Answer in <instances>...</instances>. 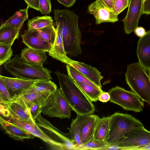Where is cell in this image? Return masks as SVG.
I'll return each mask as SVG.
<instances>
[{"mask_svg":"<svg viewBox=\"0 0 150 150\" xmlns=\"http://www.w3.org/2000/svg\"><path fill=\"white\" fill-rule=\"evenodd\" d=\"M54 19L62 34L64 49L68 57L82 53V35L78 25V16L67 9L54 10Z\"/></svg>","mask_w":150,"mask_h":150,"instance_id":"obj_1","label":"cell"},{"mask_svg":"<svg viewBox=\"0 0 150 150\" xmlns=\"http://www.w3.org/2000/svg\"><path fill=\"white\" fill-rule=\"evenodd\" d=\"M57 76L61 89L64 97L77 115L93 114L96 111L92 102L86 96L74 81L58 71Z\"/></svg>","mask_w":150,"mask_h":150,"instance_id":"obj_2","label":"cell"},{"mask_svg":"<svg viewBox=\"0 0 150 150\" xmlns=\"http://www.w3.org/2000/svg\"><path fill=\"white\" fill-rule=\"evenodd\" d=\"M3 65L6 71L15 77L34 81L52 79L51 71L43 66L29 64L18 55Z\"/></svg>","mask_w":150,"mask_h":150,"instance_id":"obj_3","label":"cell"},{"mask_svg":"<svg viewBox=\"0 0 150 150\" xmlns=\"http://www.w3.org/2000/svg\"><path fill=\"white\" fill-rule=\"evenodd\" d=\"M110 117L109 130L105 140L108 144H116L128 132L144 127L139 120L128 114L115 112Z\"/></svg>","mask_w":150,"mask_h":150,"instance_id":"obj_4","label":"cell"},{"mask_svg":"<svg viewBox=\"0 0 150 150\" xmlns=\"http://www.w3.org/2000/svg\"><path fill=\"white\" fill-rule=\"evenodd\" d=\"M126 83L142 101L150 105V77L138 62L127 65L125 74Z\"/></svg>","mask_w":150,"mask_h":150,"instance_id":"obj_5","label":"cell"},{"mask_svg":"<svg viewBox=\"0 0 150 150\" xmlns=\"http://www.w3.org/2000/svg\"><path fill=\"white\" fill-rule=\"evenodd\" d=\"M72 109L61 89L57 88L46 98L41 112L50 117L70 119Z\"/></svg>","mask_w":150,"mask_h":150,"instance_id":"obj_6","label":"cell"},{"mask_svg":"<svg viewBox=\"0 0 150 150\" xmlns=\"http://www.w3.org/2000/svg\"><path fill=\"white\" fill-rule=\"evenodd\" d=\"M110 101L121 106L126 110L140 112L144 108L143 101L134 92L116 86L108 91Z\"/></svg>","mask_w":150,"mask_h":150,"instance_id":"obj_7","label":"cell"},{"mask_svg":"<svg viewBox=\"0 0 150 150\" xmlns=\"http://www.w3.org/2000/svg\"><path fill=\"white\" fill-rule=\"evenodd\" d=\"M35 123L51 139L59 144L63 150H74L76 145L72 142L69 133H63L42 117L41 113L35 120Z\"/></svg>","mask_w":150,"mask_h":150,"instance_id":"obj_8","label":"cell"},{"mask_svg":"<svg viewBox=\"0 0 150 150\" xmlns=\"http://www.w3.org/2000/svg\"><path fill=\"white\" fill-rule=\"evenodd\" d=\"M149 144L150 131L143 127L129 132L117 143L113 144L120 147V150H126L128 147L144 146Z\"/></svg>","mask_w":150,"mask_h":150,"instance_id":"obj_9","label":"cell"},{"mask_svg":"<svg viewBox=\"0 0 150 150\" xmlns=\"http://www.w3.org/2000/svg\"><path fill=\"white\" fill-rule=\"evenodd\" d=\"M1 113L13 121H35L29 110L22 105L13 101L0 104Z\"/></svg>","mask_w":150,"mask_h":150,"instance_id":"obj_10","label":"cell"},{"mask_svg":"<svg viewBox=\"0 0 150 150\" xmlns=\"http://www.w3.org/2000/svg\"><path fill=\"white\" fill-rule=\"evenodd\" d=\"M143 2V0H129L127 13L122 20L126 34L134 31L138 27L139 20L142 14Z\"/></svg>","mask_w":150,"mask_h":150,"instance_id":"obj_11","label":"cell"},{"mask_svg":"<svg viewBox=\"0 0 150 150\" xmlns=\"http://www.w3.org/2000/svg\"><path fill=\"white\" fill-rule=\"evenodd\" d=\"M88 13L94 16L97 24L106 22L115 23L118 20L117 16L99 0H96L88 6Z\"/></svg>","mask_w":150,"mask_h":150,"instance_id":"obj_12","label":"cell"},{"mask_svg":"<svg viewBox=\"0 0 150 150\" xmlns=\"http://www.w3.org/2000/svg\"><path fill=\"white\" fill-rule=\"evenodd\" d=\"M22 42L27 47L37 50L48 52L52 45L45 40L37 30L27 29L21 35Z\"/></svg>","mask_w":150,"mask_h":150,"instance_id":"obj_13","label":"cell"},{"mask_svg":"<svg viewBox=\"0 0 150 150\" xmlns=\"http://www.w3.org/2000/svg\"><path fill=\"white\" fill-rule=\"evenodd\" d=\"M0 80L3 83L11 97L28 90L36 81L1 75H0Z\"/></svg>","mask_w":150,"mask_h":150,"instance_id":"obj_14","label":"cell"},{"mask_svg":"<svg viewBox=\"0 0 150 150\" xmlns=\"http://www.w3.org/2000/svg\"><path fill=\"white\" fill-rule=\"evenodd\" d=\"M137 53L139 62L148 71L150 68V30L139 38L137 43Z\"/></svg>","mask_w":150,"mask_h":150,"instance_id":"obj_15","label":"cell"},{"mask_svg":"<svg viewBox=\"0 0 150 150\" xmlns=\"http://www.w3.org/2000/svg\"><path fill=\"white\" fill-rule=\"evenodd\" d=\"M0 126L4 132L9 137L16 140L32 139L36 137L33 134L24 130L10 120L4 119L1 115Z\"/></svg>","mask_w":150,"mask_h":150,"instance_id":"obj_16","label":"cell"},{"mask_svg":"<svg viewBox=\"0 0 150 150\" xmlns=\"http://www.w3.org/2000/svg\"><path fill=\"white\" fill-rule=\"evenodd\" d=\"M69 65L76 69L98 86L102 87L101 80L103 77L97 68L84 63L73 60L70 62Z\"/></svg>","mask_w":150,"mask_h":150,"instance_id":"obj_17","label":"cell"},{"mask_svg":"<svg viewBox=\"0 0 150 150\" xmlns=\"http://www.w3.org/2000/svg\"><path fill=\"white\" fill-rule=\"evenodd\" d=\"M56 35L54 43L48 52L53 58L67 64H69L72 59L68 57L66 52L62 36L58 26L56 25Z\"/></svg>","mask_w":150,"mask_h":150,"instance_id":"obj_18","label":"cell"},{"mask_svg":"<svg viewBox=\"0 0 150 150\" xmlns=\"http://www.w3.org/2000/svg\"><path fill=\"white\" fill-rule=\"evenodd\" d=\"M90 115H77L75 119L72 120L70 127L68 128L69 131L72 142L76 145L75 148L82 144L81 141V132L84 125L89 118Z\"/></svg>","mask_w":150,"mask_h":150,"instance_id":"obj_19","label":"cell"},{"mask_svg":"<svg viewBox=\"0 0 150 150\" xmlns=\"http://www.w3.org/2000/svg\"><path fill=\"white\" fill-rule=\"evenodd\" d=\"M49 95L26 90L19 94L11 97L9 102H16L28 110L30 107L36 101L45 100Z\"/></svg>","mask_w":150,"mask_h":150,"instance_id":"obj_20","label":"cell"},{"mask_svg":"<svg viewBox=\"0 0 150 150\" xmlns=\"http://www.w3.org/2000/svg\"><path fill=\"white\" fill-rule=\"evenodd\" d=\"M46 52L25 47L22 50L20 57L29 64L43 66L47 58Z\"/></svg>","mask_w":150,"mask_h":150,"instance_id":"obj_21","label":"cell"},{"mask_svg":"<svg viewBox=\"0 0 150 150\" xmlns=\"http://www.w3.org/2000/svg\"><path fill=\"white\" fill-rule=\"evenodd\" d=\"M28 7L20 9L1 25L0 28L6 26H11L21 30L25 21L28 17Z\"/></svg>","mask_w":150,"mask_h":150,"instance_id":"obj_22","label":"cell"},{"mask_svg":"<svg viewBox=\"0 0 150 150\" xmlns=\"http://www.w3.org/2000/svg\"><path fill=\"white\" fill-rule=\"evenodd\" d=\"M100 118L98 115L91 114L84 125L81 132V141L82 144L93 139L96 126Z\"/></svg>","mask_w":150,"mask_h":150,"instance_id":"obj_23","label":"cell"},{"mask_svg":"<svg viewBox=\"0 0 150 150\" xmlns=\"http://www.w3.org/2000/svg\"><path fill=\"white\" fill-rule=\"evenodd\" d=\"M20 30L11 26L0 28V44L12 46L14 41L18 38Z\"/></svg>","mask_w":150,"mask_h":150,"instance_id":"obj_24","label":"cell"},{"mask_svg":"<svg viewBox=\"0 0 150 150\" xmlns=\"http://www.w3.org/2000/svg\"><path fill=\"white\" fill-rule=\"evenodd\" d=\"M57 85L51 80L36 81L27 90L49 95L57 89Z\"/></svg>","mask_w":150,"mask_h":150,"instance_id":"obj_25","label":"cell"},{"mask_svg":"<svg viewBox=\"0 0 150 150\" xmlns=\"http://www.w3.org/2000/svg\"><path fill=\"white\" fill-rule=\"evenodd\" d=\"M110 119V116L99 118L95 128L93 139L105 141L109 130Z\"/></svg>","mask_w":150,"mask_h":150,"instance_id":"obj_26","label":"cell"},{"mask_svg":"<svg viewBox=\"0 0 150 150\" xmlns=\"http://www.w3.org/2000/svg\"><path fill=\"white\" fill-rule=\"evenodd\" d=\"M52 17L47 15L34 17L29 20L27 23L28 29L36 31L45 27L53 25Z\"/></svg>","mask_w":150,"mask_h":150,"instance_id":"obj_27","label":"cell"},{"mask_svg":"<svg viewBox=\"0 0 150 150\" xmlns=\"http://www.w3.org/2000/svg\"><path fill=\"white\" fill-rule=\"evenodd\" d=\"M74 81L92 102H96L98 100L99 96L103 91L101 88L97 87L78 81Z\"/></svg>","mask_w":150,"mask_h":150,"instance_id":"obj_28","label":"cell"},{"mask_svg":"<svg viewBox=\"0 0 150 150\" xmlns=\"http://www.w3.org/2000/svg\"><path fill=\"white\" fill-rule=\"evenodd\" d=\"M66 67L68 76L73 80L100 88L89 80L78 70L69 64H67Z\"/></svg>","mask_w":150,"mask_h":150,"instance_id":"obj_29","label":"cell"},{"mask_svg":"<svg viewBox=\"0 0 150 150\" xmlns=\"http://www.w3.org/2000/svg\"><path fill=\"white\" fill-rule=\"evenodd\" d=\"M37 31L45 40L53 45L56 35V29L53 25L38 29Z\"/></svg>","mask_w":150,"mask_h":150,"instance_id":"obj_30","label":"cell"},{"mask_svg":"<svg viewBox=\"0 0 150 150\" xmlns=\"http://www.w3.org/2000/svg\"><path fill=\"white\" fill-rule=\"evenodd\" d=\"M108 145L105 141L93 139L85 144L76 147L74 150H102V149Z\"/></svg>","mask_w":150,"mask_h":150,"instance_id":"obj_31","label":"cell"},{"mask_svg":"<svg viewBox=\"0 0 150 150\" xmlns=\"http://www.w3.org/2000/svg\"><path fill=\"white\" fill-rule=\"evenodd\" d=\"M11 46L0 44V65L11 59L13 55Z\"/></svg>","mask_w":150,"mask_h":150,"instance_id":"obj_32","label":"cell"},{"mask_svg":"<svg viewBox=\"0 0 150 150\" xmlns=\"http://www.w3.org/2000/svg\"><path fill=\"white\" fill-rule=\"evenodd\" d=\"M45 99L36 101L29 109L30 115L34 121L39 115L41 113L42 106Z\"/></svg>","mask_w":150,"mask_h":150,"instance_id":"obj_33","label":"cell"},{"mask_svg":"<svg viewBox=\"0 0 150 150\" xmlns=\"http://www.w3.org/2000/svg\"><path fill=\"white\" fill-rule=\"evenodd\" d=\"M114 3L112 11L114 13L118 16L128 7L129 0H113Z\"/></svg>","mask_w":150,"mask_h":150,"instance_id":"obj_34","label":"cell"},{"mask_svg":"<svg viewBox=\"0 0 150 150\" xmlns=\"http://www.w3.org/2000/svg\"><path fill=\"white\" fill-rule=\"evenodd\" d=\"M11 96L4 85L3 83L0 80V104L9 102Z\"/></svg>","mask_w":150,"mask_h":150,"instance_id":"obj_35","label":"cell"},{"mask_svg":"<svg viewBox=\"0 0 150 150\" xmlns=\"http://www.w3.org/2000/svg\"><path fill=\"white\" fill-rule=\"evenodd\" d=\"M39 11L42 14H49L52 11V6L50 0H39Z\"/></svg>","mask_w":150,"mask_h":150,"instance_id":"obj_36","label":"cell"},{"mask_svg":"<svg viewBox=\"0 0 150 150\" xmlns=\"http://www.w3.org/2000/svg\"><path fill=\"white\" fill-rule=\"evenodd\" d=\"M27 5V7L39 11V0H24Z\"/></svg>","mask_w":150,"mask_h":150,"instance_id":"obj_37","label":"cell"},{"mask_svg":"<svg viewBox=\"0 0 150 150\" xmlns=\"http://www.w3.org/2000/svg\"><path fill=\"white\" fill-rule=\"evenodd\" d=\"M142 13L150 14V0H146L143 1Z\"/></svg>","mask_w":150,"mask_h":150,"instance_id":"obj_38","label":"cell"},{"mask_svg":"<svg viewBox=\"0 0 150 150\" xmlns=\"http://www.w3.org/2000/svg\"><path fill=\"white\" fill-rule=\"evenodd\" d=\"M110 96L109 93L103 91L99 96L98 100L103 103H106L110 101Z\"/></svg>","mask_w":150,"mask_h":150,"instance_id":"obj_39","label":"cell"},{"mask_svg":"<svg viewBox=\"0 0 150 150\" xmlns=\"http://www.w3.org/2000/svg\"><path fill=\"white\" fill-rule=\"evenodd\" d=\"M59 3L67 7H70L75 3L76 0H57Z\"/></svg>","mask_w":150,"mask_h":150,"instance_id":"obj_40","label":"cell"},{"mask_svg":"<svg viewBox=\"0 0 150 150\" xmlns=\"http://www.w3.org/2000/svg\"><path fill=\"white\" fill-rule=\"evenodd\" d=\"M135 35L139 38L144 35L146 33L145 30L143 27H138L134 31Z\"/></svg>","mask_w":150,"mask_h":150,"instance_id":"obj_41","label":"cell"},{"mask_svg":"<svg viewBox=\"0 0 150 150\" xmlns=\"http://www.w3.org/2000/svg\"><path fill=\"white\" fill-rule=\"evenodd\" d=\"M150 150V144L144 146L130 147L127 148L126 150Z\"/></svg>","mask_w":150,"mask_h":150,"instance_id":"obj_42","label":"cell"},{"mask_svg":"<svg viewBox=\"0 0 150 150\" xmlns=\"http://www.w3.org/2000/svg\"><path fill=\"white\" fill-rule=\"evenodd\" d=\"M106 7L112 11L113 0H99Z\"/></svg>","mask_w":150,"mask_h":150,"instance_id":"obj_43","label":"cell"},{"mask_svg":"<svg viewBox=\"0 0 150 150\" xmlns=\"http://www.w3.org/2000/svg\"><path fill=\"white\" fill-rule=\"evenodd\" d=\"M148 71L149 75L150 77V68Z\"/></svg>","mask_w":150,"mask_h":150,"instance_id":"obj_44","label":"cell"},{"mask_svg":"<svg viewBox=\"0 0 150 150\" xmlns=\"http://www.w3.org/2000/svg\"><path fill=\"white\" fill-rule=\"evenodd\" d=\"M146 0H143V1H145Z\"/></svg>","mask_w":150,"mask_h":150,"instance_id":"obj_45","label":"cell"}]
</instances>
